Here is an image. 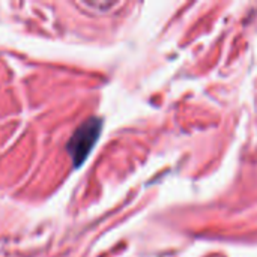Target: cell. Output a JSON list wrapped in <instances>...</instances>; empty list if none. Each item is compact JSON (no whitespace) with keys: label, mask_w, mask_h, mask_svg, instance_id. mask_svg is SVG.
Returning <instances> with one entry per match:
<instances>
[{"label":"cell","mask_w":257,"mask_h":257,"mask_svg":"<svg viewBox=\"0 0 257 257\" xmlns=\"http://www.w3.org/2000/svg\"><path fill=\"white\" fill-rule=\"evenodd\" d=\"M102 128V120L98 117H90L86 122H83L72 134L66 145V151L72 160V164L75 169H78L92 152L95 143L99 139Z\"/></svg>","instance_id":"obj_1"}]
</instances>
